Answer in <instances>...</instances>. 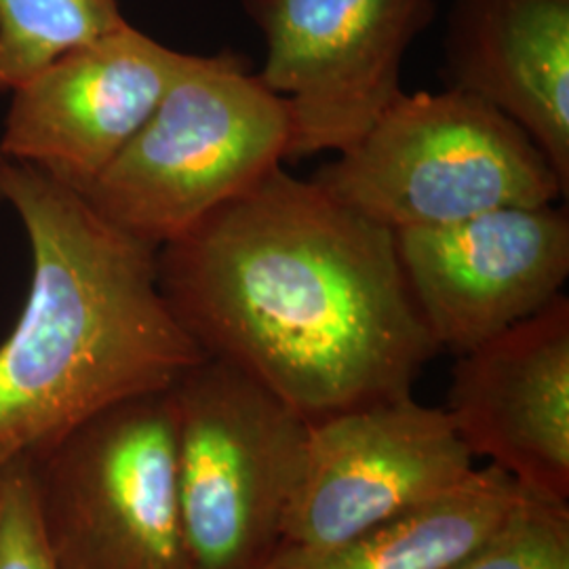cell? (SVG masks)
<instances>
[{"label":"cell","instance_id":"obj_1","mask_svg":"<svg viewBox=\"0 0 569 569\" xmlns=\"http://www.w3.org/2000/svg\"><path fill=\"white\" fill-rule=\"evenodd\" d=\"M159 287L209 359L308 425L409 397L439 352L395 232L272 169L157 251Z\"/></svg>","mask_w":569,"mask_h":569},{"label":"cell","instance_id":"obj_2","mask_svg":"<svg viewBox=\"0 0 569 569\" xmlns=\"http://www.w3.org/2000/svg\"><path fill=\"white\" fill-rule=\"evenodd\" d=\"M0 199L32 251L20 319L0 345V456L37 453L204 359L164 302L154 247L81 190L0 152Z\"/></svg>","mask_w":569,"mask_h":569},{"label":"cell","instance_id":"obj_3","mask_svg":"<svg viewBox=\"0 0 569 569\" xmlns=\"http://www.w3.org/2000/svg\"><path fill=\"white\" fill-rule=\"evenodd\" d=\"M291 121L243 56H194L82 194L159 249L287 161Z\"/></svg>","mask_w":569,"mask_h":569},{"label":"cell","instance_id":"obj_4","mask_svg":"<svg viewBox=\"0 0 569 569\" xmlns=\"http://www.w3.org/2000/svg\"><path fill=\"white\" fill-rule=\"evenodd\" d=\"M310 180L392 232L500 207L568 199L547 154L496 106L467 91L401 93L361 140Z\"/></svg>","mask_w":569,"mask_h":569},{"label":"cell","instance_id":"obj_5","mask_svg":"<svg viewBox=\"0 0 569 569\" xmlns=\"http://www.w3.org/2000/svg\"><path fill=\"white\" fill-rule=\"evenodd\" d=\"M186 569H266L305 465L308 422L204 357L171 387Z\"/></svg>","mask_w":569,"mask_h":569},{"label":"cell","instance_id":"obj_6","mask_svg":"<svg viewBox=\"0 0 569 569\" xmlns=\"http://www.w3.org/2000/svg\"><path fill=\"white\" fill-rule=\"evenodd\" d=\"M30 470L60 569H186L171 388L103 409Z\"/></svg>","mask_w":569,"mask_h":569},{"label":"cell","instance_id":"obj_7","mask_svg":"<svg viewBox=\"0 0 569 569\" xmlns=\"http://www.w3.org/2000/svg\"><path fill=\"white\" fill-rule=\"evenodd\" d=\"M260 28L258 74L284 98L287 161L342 152L401 91V66L435 18V0H241Z\"/></svg>","mask_w":569,"mask_h":569},{"label":"cell","instance_id":"obj_8","mask_svg":"<svg viewBox=\"0 0 569 569\" xmlns=\"http://www.w3.org/2000/svg\"><path fill=\"white\" fill-rule=\"evenodd\" d=\"M475 456L448 411L411 395L308 425L281 549H323L453 488Z\"/></svg>","mask_w":569,"mask_h":569},{"label":"cell","instance_id":"obj_9","mask_svg":"<svg viewBox=\"0 0 569 569\" xmlns=\"http://www.w3.org/2000/svg\"><path fill=\"white\" fill-rule=\"evenodd\" d=\"M409 293L439 350L462 355L523 321L569 277L568 207H500L395 232Z\"/></svg>","mask_w":569,"mask_h":569},{"label":"cell","instance_id":"obj_10","mask_svg":"<svg viewBox=\"0 0 569 569\" xmlns=\"http://www.w3.org/2000/svg\"><path fill=\"white\" fill-rule=\"evenodd\" d=\"M192 58L124 21L13 91L0 152L84 192L142 129Z\"/></svg>","mask_w":569,"mask_h":569},{"label":"cell","instance_id":"obj_11","mask_svg":"<svg viewBox=\"0 0 569 569\" xmlns=\"http://www.w3.org/2000/svg\"><path fill=\"white\" fill-rule=\"evenodd\" d=\"M449 420L475 458L569 502V300L458 355Z\"/></svg>","mask_w":569,"mask_h":569},{"label":"cell","instance_id":"obj_12","mask_svg":"<svg viewBox=\"0 0 569 569\" xmlns=\"http://www.w3.org/2000/svg\"><path fill=\"white\" fill-rule=\"evenodd\" d=\"M443 77L517 122L569 190V0H451Z\"/></svg>","mask_w":569,"mask_h":569},{"label":"cell","instance_id":"obj_13","mask_svg":"<svg viewBox=\"0 0 569 569\" xmlns=\"http://www.w3.org/2000/svg\"><path fill=\"white\" fill-rule=\"evenodd\" d=\"M519 483L502 468L467 477L413 509L323 549H281L266 569H453L505 519Z\"/></svg>","mask_w":569,"mask_h":569},{"label":"cell","instance_id":"obj_14","mask_svg":"<svg viewBox=\"0 0 569 569\" xmlns=\"http://www.w3.org/2000/svg\"><path fill=\"white\" fill-rule=\"evenodd\" d=\"M124 21L119 0H0V93Z\"/></svg>","mask_w":569,"mask_h":569},{"label":"cell","instance_id":"obj_15","mask_svg":"<svg viewBox=\"0 0 569 569\" xmlns=\"http://www.w3.org/2000/svg\"><path fill=\"white\" fill-rule=\"evenodd\" d=\"M453 569H569V502L519 486L505 519Z\"/></svg>","mask_w":569,"mask_h":569},{"label":"cell","instance_id":"obj_16","mask_svg":"<svg viewBox=\"0 0 569 569\" xmlns=\"http://www.w3.org/2000/svg\"><path fill=\"white\" fill-rule=\"evenodd\" d=\"M0 569H60L42 536L28 453L0 456Z\"/></svg>","mask_w":569,"mask_h":569}]
</instances>
